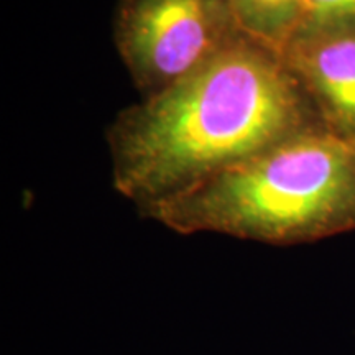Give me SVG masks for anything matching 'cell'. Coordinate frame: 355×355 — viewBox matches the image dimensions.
I'll return each mask as SVG.
<instances>
[{
    "mask_svg": "<svg viewBox=\"0 0 355 355\" xmlns=\"http://www.w3.org/2000/svg\"><path fill=\"white\" fill-rule=\"evenodd\" d=\"M319 122L282 53L245 37L115 117L114 188L141 211Z\"/></svg>",
    "mask_w": 355,
    "mask_h": 355,
    "instance_id": "1",
    "label": "cell"
},
{
    "mask_svg": "<svg viewBox=\"0 0 355 355\" xmlns=\"http://www.w3.org/2000/svg\"><path fill=\"white\" fill-rule=\"evenodd\" d=\"M141 214L178 234L291 245L355 229V141L319 122Z\"/></svg>",
    "mask_w": 355,
    "mask_h": 355,
    "instance_id": "2",
    "label": "cell"
},
{
    "mask_svg": "<svg viewBox=\"0 0 355 355\" xmlns=\"http://www.w3.org/2000/svg\"><path fill=\"white\" fill-rule=\"evenodd\" d=\"M112 30L141 97L180 83L247 37L230 0H117Z\"/></svg>",
    "mask_w": 355,
    "mask_h": 355,
    "instance_id": "3",
    "label": "cell"
},
{
    "mask_svg": "<svg viewBox=\"0 0 355 355\" xmlns=\"http://www.w3.org/2000/svg\"><path fill=\"white\" fill-rule=\"evenodd\" d=\"M282 55L321 121L355 141V28L295 38Z\"/></svg>",
    "mask_w": 355,
    "mask_h": 355,
    "instance_id": "4",
    "label": "cell"
},
{
    "mask_svg": "<svg viewBox=\"0 0 355 355\" xmlns=\"http://www.w3.org/2000/svg\"><path fill=\"white\" fill-rule=\"evenodd\" d=\"M304 0H230L247 37L283 53L301 21Z\"/></svg>",
    "mask_w": 355,
    "mask_h": 355,
    "instance_id": "5",
    "label": "cell"
},
{
    "mask_svg": "<svg viewBox=\"0 0 355 355\" xmlns=\"http://www.w3.org/2000/svg\"><path fill=\"white\" fill-rule=\"evenodd\" d=\"M347 28H355V0H304L293 40Z\"/></svg>",
    "mask_w": 355,
    "mask_h": 355,
    "instance_id": "6",
    "label": "cell"
}]
</instances>
